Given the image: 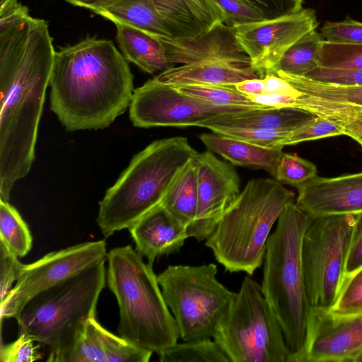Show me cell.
<instances>
[{"instance_id": "obj_1", "label": "cell", "mask_w": 362, "mask_h": 362, "mask_svg": "<svg viewBox=\"0 0 362 362\" xmlns=\"http://www.w3.org/2000/svg\"><path fill=\"white\" fill-rule=\"evenodd\" d=\"M55 51L47 23L31 18L26 42L0 51V199L35 160L37 129Z\"/></svg>"}, {"instance_id": "obj_2", "label": "cell", "mask_w": 362, "mask_h": 362, "mask_svg": "<svg viewBox=\"0 0 362 362\" xmlns=\"http://www.w3.org/2000/svg\"><path fill=\"white\" fill-rule=\"evenodd\" d=\"M133 79L111 40L84 39L55 52L50 108L67 131L105 129L129 107Z\"/></svg>"}, {"instance_id": "obj_3", "label": "cell", "mask_w": 362, "mask_h": 362, "mask_svg": "<svg viewBox=\"0 0 362 362\" xmlns=\"http://www.w3.org/2000/svg\"><path fill=\"white\" fill-rule=\"evenodd\" d=\"M106 284L119 310V335L158 355L176 344L180 333L163 298L153 264L131 245L111 249L107 255Z\"/></svg>"}, {"instance_id": "obj_4", "label": "cell", "mask_w": 362, "mask_h": 362, "mask_svg": "<svg viewBox=\"0 0 362 362\" xmlns=\"http://www.w3.org/2000/svg\"><path fill=\"white\" fill-rule=\"evenodd\" d=\"M198 152L186 137L156 140L134 156L99 202L98 225L105 238L129 228L161 204L170 185Z\"/></svg>"}, {"instance_id": "obj_5", "label": "cell", "mask_w": 362, "mask_h": 362, "mask_svg": "<svg viewBox=\"0 0 362 362\" xmlns=\"http://www.w3.org/2000/svg\"><path fill=\"white\" fill-rule=\"evenodd\" d=\"M295 194L276 180H250L225 211L205 245L229 272L252 276L264 262L271 230Z\"/></svg>"}, {"instance_id": "obj_6", "label": "cell", "mask_w": 362, "mask_h": 362, "mask_svg": "<svg viewBox=\"0 0 362 362\" xmlns=\"http://www.w3.org/2000/svg\"><path fill=\"white\" fill-rule=\"evenodd\" d=\"M312 218L295 202L281 214L269 237L263 262V294L276 316L291 356L302 349L310 312L302 263V244Z\"/></svg>"}, {"instance_id": "obj_7", "label": "cell", "mask_w": 362, "mask_h": 362, "mask_svg": "<svg viewBox=\"0 0 362 362\" xmlns=\"http://www.w3.org/2000/svg\"><path fill=\"white\" fill-rule=\"evenodd\" d=\"M105 261L34 296L16 320L19 332L53 351L70 341L86 321L96 317L106 284Z\"/></svg>"}, {"instance_id": "obj_8", "label": "cell", "mask_w": 362, "mask_h": 362, "mask_svg": "<svg viewBox=\"0 0 362 362\" xmlns=\"http://www.w3.org/2000/svg\"><path fill=\"white\" fill-rule=\"evenodd\" d=\"M230 362H288L291 352L261 285L245 276L212 338Z\"/></svg>"}, {"instance_id": "obj_9", "label": "cell", "mask_w": 362, "mask_h": 362, "mask_svg": "<svg viewBox=\"0 0 362 362\" xmlns=\"http://www.w3.org/2000/svg\"><path fill=\"white\" fill-rule=\"evenodd\" d=\"M217 266L169 265L157 275L183 341L212 339L235 292L216 279Z\"/></svg>"}, {"instance_id": "obj_10", "label": "cell", "mask_w": 362, "mask_h": 362, "mask_svg": "<svg viewBox=\"0 0 362 362\" xmlns=\"http://www.w3.org/2000/svg\"><path fill=\"white\" fill-rule=\"evenodd\" d=\"M360 214L312 218L302 244L305 286L310 308L330 310L346 276V262Z\"/></svg>"}, {"instance_id": "obj_11", "label": "cell", "mask_w": 362, "mask_h": 362, "mask_svg": "<svg viewBox=\"0 0 362 362\" xmlns=\"http://www.w3.org/2000/svg\"><path fill=\"white\" fill-rule=\"evenodd\" d=\"M107 255L106 243L100 240L53 251L33 263L24 264L15 286L0 303L1 322L4 319L16 320L34 296L106 261Z\"/></svg>"}, {"instance_id": "obj_12", "label": "cell", "mask_w": 362, "mask_h": 362, "mask_svg": "<svg viewBox=\"0 0 362 362\" xmlns=\"http://www.w3.org/2000/svg\"><path fill=\"white\" fill-rule=\"evenodd\" d=\"M236 110L198 101L154 77L134 90L129 118L142 128L197 127L216 115Z\"/></svg>"}, {"instance_id": "obj_13", "label": "cell", "mask_w": 362, "mask_h": 362, "mask_svg": "<svg viewBox=\"0 0 362 362\" xmlns=\"http://www.w3.org/2000/svg\"><path fill=\"white\" fill-rule=\"evenodd\" d=\"M362 354V313L310 308L302 349L288 362H355Z\"/></svg>"}, {"instance_id": "obj_14", "label": "cell", "mask_w": 362, "mask_h": 362, "mask_svg": "<svg viewBox=\"0 0 362 362\" xmlns=\"http://www.w3.org/2000/svg\"><path fill=\"white\" fill-rule=\"evenodd\" d=\"M318 26L310 8L275 19L235 26L238 42L261 78L271 73L288 49Z\"/></svg>"}, {"instance_id": "obj_15", "label": "cell", "mask_w": 362, "mask_h": 362, "mask_svg": "<svg viewBox=\"0 0 362 362\" xmlns=\"http://www.w3.org/2000/svg\"><path fill=\"white\" fill-rule=\"evenodd\" d=\"M198 204L194 221L187 228L189 238L206 240L214 232L225 211L240 194L236 170L216 158L211 151L197 153Z\"/></svg>"}, {"instance_id": "obj_16", "label": "cell", "mask_w": 362, "mask_h": 362, "mask_svg": "<svg viewBox=\"0 0 362 362\" xmlns=\"http://www.w3.org/2000/svg\"><path fill=\"white\" fill-rule=\"evenodd\" d=\"M153 352L137 347L103 327L96 317L67 343L50 351L52 362H148Z\"/></svg>"}, {"instance_id": "obj_17", "label": "cell", "mask_w": 362, "mask_h": 362, "mask_svg": "<svg viewBox=\"0 0 362 362\" xmlns=\"http://www.w3.org/2000/svg\"><path fill=\"white\" fill-rule=\"evenodd\" d=\"M296 188V204L312 218L362 214V172L334 177L317 175Z\"/></svg>"}, {"instance_id": "obj_18", "label": "cell", "mask_w": 362, "mask_h": 362, "mask_svg": "<svg viewBox=\"0 0 362 362\" xmlns=\"http://www.w3.org/2000/svg\"><path fill=\"white\" fill-rule=\"evenodd\" d=\"M168 62L173 65L204 62H227L251 64L238 41L235 28L221 23L210 31L192 39L159 37Z\"/></svg>"}, {"instance_id": "obj_19", "label": "cell", "mask_w": 362, "mask_h": 362, "mask_svg": "<svg viewBox=\"0 0 362 362\" xmlns=\"http://www.w3.org/2000/svg\"><path fill=\"white\" fill-rule=\"evenodd\" d=\"M136 252L148 262L177 252L189 238L187 228L158 204L129 228Z\"/></svg>"}, {"instance_id": "obj_20", "label": "cell", "mask_w": 362, "mask_h": 362, "mask_svg": "<svg viewBox=\"0 0 362 362\" xmlns=\"http://www.w3.org/2000/svg\"><path fill=\"white\" fill-rule=\"evenodd\" d=\"M163 19L170 37L192 39L203 35L225 15L214 0H151Z\"/></svg>"}, {"instance_id": "obj_21", "label": "cell", "mask_w": 362, "mask_h": 362, "mask_svg": "<svg viewBox=\"0 0 362 362\" xmlns=\"http://www.w3.org/2000/svg\"><path fill=\"white\" fill-rule=\"evenodd\" d=\"M315 115L289 107L243 109L216 115L197 125L211 129L217 126H240L291 132Z\"/></svg>"}, {"instance_id": "obj_22", "label": "cell", "mask_w": 362, "mask_h": 362, "mask_svg": "<svg viewBox=\"0 0 362 362\" xmlns=\"http://www.w3.org/2000/svg\"><path fill=\"white\" fill-rule=\"evenodd\" d=\"M155 77L170 85H233L246 79L261 78L251 64L218 61L173 66Z\"/></svg>"}, {"instance_id": "obj_23", "label": "cell", "mask_w": 362, "mask_h": 362, "mask_svg": "<svg viewBox=\"0 0 362 362\" xmlns=\"http://www.w3.org/2000/svg\"><path fill=\"white\" fill-rule=\"evenodd\" d=\"M200 139L209 151L232 164L264 170L273 176L283 153V147L260 146L216 132L203 134Z\"/></svg>"}, {"instance_id": "obj_24", "label": "cell", "mask_w": 362, "mask_h": 362, "mask_svg": "<svg viewBox=\"0 0 362 362\" xmlns=\"http://www.w3.org/2000/svg\"><path fill=\"white\" fill-rule=\"evenodd\" d=\"M115 25L117 42L127 61L150 74L174 66L168 62L158 36L127 25Z\"/></svg>"}, {"instance_id": "obj_25", "label": "cell", "mask_w": 362, "mask_h": 362, "mask_svg": "<svg viewBox=\"0 0 362 362\" xmlns=\"http://www.w3.org/2000/svg\"><path fill=\"white\" fill-rule=\"evenodd\" d=\"M112 21L159 37H170L167 26L151 0H119L95 12Z\"/></svg>"}, {"instance_id": "obj_26", "label": "cell", "mask_w": 362, "mask_h": 362, "mask_svg": "<svg viewBox=\"0 0 362 362\" xmlns=\"http://www.w3.org/2000/svg\"><path fill=\"white\" fill-rule=\"evenodd\" d=\"M161 204L187 229L193 223L198 204L197 173L194 158L175 178Z\"/></svg>"}, {"instance_id": "obj_27", "label": "cell", "mask_w": 362, "mask_h": 362, "mask_svg": "<svg viewBox=\"0 0 362 362\" xmlns=\"http://www.w3.org/2000/svg\"><path fill=\"white\" fill-rule=\"evenodd\" d=\"M274 74L285 79L304 95L362 111V86L322 83L279 71Z\"/></svg>"}, {"instance_id": "obj_28", "label": "cell", "mask_w": 362, "mask_h": 362, "mask_svg": "<svg viewBox=\"0 0 362 362\" xmlns=\"http://www.w3.org/2000/svg\"><path fill=\"white\" fill-rule=\"evenodd\" d=\"M180 93L211 106L235 110L269 107L253 102L233 85H172Z\"/></svg>"}, {"instance_id": "obj_29", "label": "cell", "mask_w": 362, "mask_h": 362, "mask_svg": "<svg viewBox=\"0 0 362 362\" xmlns=\"http://www.w3.org/2000/svg\"><path fill=\"white\" fill-rule=\"evenodd\" d=\"M322 41L316 29L309 32L288 49L271 73L279 71L291 75L304 76L318 66Z\"/></svg>"}, {"instance_id": "obj_30", "label": "cell", "mask_w": 362, "mask_h": 362, "mask_svg": "<svg viewBox=\"0 0 362 362\" xmlns=\"http://www.w3.org/2000/svg\"><path fill=\"white\" fill-rule=\"evenodd\" d=\"M0 242L18 257L25 256L32 247L30 230L17 209L0 199Z\"/></svg>"}, {"instance_id": "obj_31", "label": "cell", "mask_w": 362, "mask_h": 362, "mask_svg": "<svg viewBox=\"0 0 362 362\" xmlns=\"http://www.w3.org/2000/svg\"><path fill=\"white\" fill-rule=\"evenodd\" d=\"M158 356L160 362H230L212 339L177 343Z\"/></svg>"}, {"instance_id": "obj_32", "label": "cell", "mask_w": 362, "mask_h": 362, "mask_svg": "<svg viewBox=\"0 0 362 362\" xmlns=\"http://www.w3.org/2000/svg\"><path fill=\"white\" fill-rule=\"evenodd\" d=\"M318 66L339 69H362V45L329 42L323 40Z\"/></svg>"}, {"instance_id": "obj_33", "label": "cell", "mask_w": 362, "mask_h": 362, "mask_svg": "<svg viewBox=\"0 0 362 362\" xmlns=\"http://www.w3.org/2000/svg\"><path fill=\"white\" fill-rule=\"evenodd\" d=\"M344 135L343 127L337 122L321 116H314L291 132L281 146L296 145L308 141Z\"/></svg>"}, {"instance_id": "obj_34", "label": "cell", "mask_w": 362, "mask_h": 362, "mask_svg": "<svg viewBox=\"0 0 362 362\" xmlns=\"http://www.w3.org/2000/svg\"><path fill=\"white\" fill-rule=\"evenodd\" d=\"M317 176V168L313 163L296 154L284 153L276 167L274 177L281 183L296 187Z\"/></svg>"}, {"instance_id": "obj_35", "label": "cell", "mask_w": 362, "mask_h": 362, "mask_svg": "<svg viewBox=\"0 0 362 362\" xmlns=\"http://www.w3.org/2000/svg\"><path fill=\"white\" fill-rule=\"evenodd\" d=\"M209 129L213 132L267 148L284 147L281 143L290 133L240 126H217Z\"/></svg>"}, {"instance_id": "obj_36", "label": "cell", "mask_w": 362, "mask_h": 362, "mask_svg": "<svg viewBox=\"0 0 362 362\" xmlns=\"http://www.w3.org/2000/svg\"><path fill=\"white\" fill-rule=\"evenodd\" d=\"M330 310L339 314L362 313V267L346 275Z\"/></svg>"}, {"instance_id": "obj_37", "label": "cell", "mask_w": 362, "mask_h": 362, "mask_svg": "<svg viewBox=\"0 0 362 362\" xmlns=\"http://www.w3.org/2000/svg\"><path fill=\"white\" fill-rule=\"evenodd\" d=\"M320 34L323 40L340 44L362 45V22L347 17L341 21L324 23Z\"/></svg>"}, {"instance_id": "obj_38", "label": "cell", "mask_w": 362, "mask_h": 362, "mask_svg": "<svg viewBox=\"0 0 362 362\" xmlns=\"http://www.w3.org/2000/svg\"><path fill=\"white\" fill-rule=\"evenodd\" d=\"M225 15L224 24L235 27L264 18L262 13L245 0H214Z\"/></svg>"}, {"instance_id": "obj_39", "label": "cell", "mask_w": 362, "mask_h": 362, "mask_svg": "<svg viewBox=\"0 0 362 362\" xmlns=\"http://www.w3.org/2000/svg\"><path fill=\"white\" fill-rule=\"evenodd\" d=\"M34 339L26 333L19 332L14 341L1 344L0 361L1 362H33L42 358Z\"/></svg>"}, {"instance_id": "obj_40", "label": "cell", "mask_w": 362, "mask_h": 362, "mask_svg": "<svg viewBox=\"0 0 362 362\" xmlns=\"http://www.w3.org/2000/svg\"><path fill=\"white\" fill-rule=\"evenodd\" d=\"M303 77L322 83L362 86V69H339L317 66Z\"/></svg>"}, {"instance_id": "obj_41", "label": "cell", "mask_w": 362, "mask_h": 362, "mask_svg": "<svg viewBox=\"0 0 362 362\" xmlns=\"http://www.w3.org/2000/svg\"><path fill=\"white\" fill-rule=\"evenodd\" d=\"M18 257L0 242V300L2 301L19 278L23 267Z\"/></svg>"}, {"instance_id": "obj_42", "label": "cell", "mask_w": 362, "mask_h": 362, "mask_svg": "<svg viewBox=\"0 0 362 362\" xmlns=\"http://www.w3.org/2000/svg\"><path fill=\"white\" fill-rule=\"evenodd\" d=\"M258 8L266 20L275 19L303 9V0H245Z\"/></svg>"}, {"instance_id": "obj_43", "label": "cell", "mask_w": 362, "mask_h": 362, "mask_svg": "<svg viewBox=\"0 0 362 362\" xmlns=\"http://www.w3.org/2000/svg\"><path fill=\"white\" fill-rule=\"evenodd\" d=\"M362 267V214H359L355 227L346 262V274Z\"/></svg>"}, {"instance_id": "obj_44", "label": "cell", "mask_w": 362, "mask_h": 362, "mask_svg": "<svg viewBox=\"0 0 362 362\" xmlns=\"http://www.w3.org/2000/svg\"><path fill=\"white\" fill-rule=\"evenodd\" d=\"M235 88L247 95L264 94L265 83L263 78L246 79L234 84Z\"/></svg>"}, {"instance_id": "obj_45", "label": "cell", "mask_w": 362, "mask_h": 362, "mask_svg": "<svg viewBox=\"0 0 362 362\" xmlns=\"http://www.w3.org/2000/svg\"><path fill=\"white\" fill-rule=\"evenodd\" d=\"M71 5L92 10L94 13L108 7L119 0H65Z\"/></svg>"}, {"instance_id": "obj_46", "label": "cell", "mask_w": 362, "mask_h": 362, "mask_svg": "<svg viewBox=\"0 0 362 362\" xmlns=\"http://www.w3.org/2000/svg\"><path fill=\"white\" fill-rule=\"evenodd\" d=\"M18 4V0H0V16L5 14Z\"/></svg>"}, {"instance_id": "obj_47", "label": "cell", "mask_w": 362, "mask_h": 362, "mask_svg": "<svg viewBox=\"0 0 362 362\" xmlns=\"http://www.w3.org/2000/svg\"><path fill=\"white\" fill-rule=\"evenodd\" d=\"M355 362H362V354L357 357Z\"/></svg>"}, {"instance_id": "obj_48", "label": "cell", "mask_w": 362, "mask_h": 362, "mask_svg": "<svg viewBox=\"0 0 362 362\" xmlns=\"http://www.w3.org/2000/svg\"><path fill=\"white\" fill-rule=\"evenodd\" d=\"M360 145H361V147H362V144H361Z\"/></svg>"}]
</instances>
